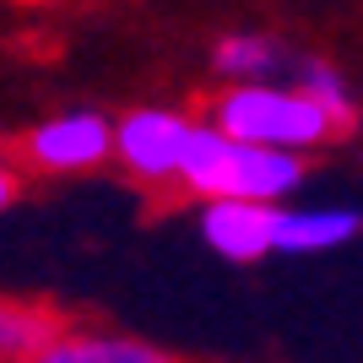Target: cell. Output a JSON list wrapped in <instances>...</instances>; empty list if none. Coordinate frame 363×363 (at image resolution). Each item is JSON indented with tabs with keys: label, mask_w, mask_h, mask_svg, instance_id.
<instances>
[{
	"label": "cell",
	"mask_w": 363,
	"mask_h": 363,
	"mask_svg": "<svg viewBox=\"0 0 363 363\" xmlns=\"http://www.w3.org/2000/svg\"><path fill=\"white\" fill-rule=\"evenodd\" d=\"M174 179L190 196H212V201H266L277 206L282 196H293L303 179L298 152H277V147H250V141L223 136L217 125H190L179 152V174Z\"/></svg>",
	"instance_id": "cell-1"
},
{
	"label": "cell",
	"mask_w": 363,
	"mask_h": 363,
	"mask_svg": "<svg viewBox=\"0 0 363 363\" xmlns=\"http://www.w3.org/2000/svg\"><path fill=\"white\" fill-rule=\"evenodd\" d=\"M217 130L250 147L277 152H309L336 136L325 108H315L298 87H272V82H239L217 98Z\"/></svg>",
	"instance_id": "cell-2"
},
{
	"label": "cell",
	"mask_w": 363,
	"mask_h": 363,
	"mask_svg": "<svg viewBox=\"0 0 363 363\" xmlns=\"http://www.w3.org/2000/svg\"><path fill=\"white\" fill-rule=\"evenodd\" d=\"M114 141V125L92 108H76V114H60V120H44L22 136V157L44 174H82V168H98Z\"/></svg>",
	"instance_id": "cell-3"
},
{
	"label": "cell",
	"mask_w": 363,
	"mask_h": 363,
	"mask_svg": "<svg viewBox=\"0 0 363 363\" xmlns=\"http://www.w3.org/2000/svg\"><path fill=\"white\" fill-rule=\"evenodd\" d=\"M190 136V120L174 114V108H136L125 114L108 152H120V163L136 174L141 184H168L179 174V152Z\"/></svg>",
	"instance_id": "cell-4"
},
{
	"label": "cell",
	"mask_w": 363,
	"mask_h": 363,
	"mask_svg": "<svg viewBox=\"0 0 363 363\" xmlns=\"http://www.w3.org/2000/svg\"><path fill=\"white\" fill-rule=\"evenodd\" d=\"M272 217L277 206H266V201H206L201 233L228 260H260L272 255Z\"/></svg>",
	"instance_id": "cell-5"
},
{
	"label": "cell",
	"mask_w": 363,
	"mask_h": 363,
	"mask_svg": "<svg viewBox=\"0 0 363 363\" xmlns=\"http://www.w3.org/2000/svg\"><path fill=\"white\" fill-rule=\"evenodd\" d=\"M358 228H363L358 212H277L272 217V250L315 255V250H336V244L358 239Z\"/></svg>",
	"instance_id": "cell-6"
},
{
	"label": "cell",
	"mask_w": 363,
	"mask_h": 363,
	"mask_svg": "<svg viewBox=\"0 0 363 363\" xmlns=\"http://www.w3.org/2000/svg\"><path fill=\"white\" fill-rule=\"evenodd\" d=\"M28 363H174V358H163L147 342H130V336H65V331H55Z\"/></svg>",
	"instance_id": "cell-7"
},
{
	"label": "cell",
	"mask_w": 363,
	"mask_h": 363,
	"mask_svg": "<svg viewBox=\"0 0 363 363\" xmlns=\"http://www.w3.org/2000/svg\"><path fill=\"white\" fill-rule=\"evenodd\" d=\"M55 331L60 325L44 309H33V303H0V363H28Z\"/></svg>",
	"instance_id": "cell-8"
},
{
	"label": "cell",
	"mask_w": 363,
	"mask_h": 363,
	"mask_svg": "<svg viewBox=\"0 0 363 363\" xmlns=\"http://www.w3.org/2000/svg\"><path fill=\"white\" fill-rule=\"evenodd\" d=\"M217 71H228L233 82H266L272 71H282V49L260 33H233L217 44Z\"/></svg>",
	"instance_id": "cell-9"
},
{
	"label": "cell",
	"mask_w": 363,
	"mask_h": 363,
	"mask_svg": "<svg viewBox=\"0 0 363 363\" xmlns=\"http://www.w3.org/2000/svg\"><path fill=\"white\" fill-rule=\"evenodd\" d=\"M298 92H303L315 108H325V114H331L336 130H347V125H352V92H347V82H342V71H331L325 60H303Z\"/></svg>",
	"instance_id": "cell-10"
},
{
	"label": "cell",
	"mask_w": 363,
	"mask_h": 363,
	"mask_svg": "<svg viewBox=\"0 0 363 363\" xmlns=\"http://www.w3.org/2000/svg\"><path fill=\"white\" fill-rule=\"evenodd\" d=\"M11 201H16V174H11L6 163H0V212H6Z\"/></svg>",
	"instance_id": "cell-11"
}]
</instances>
